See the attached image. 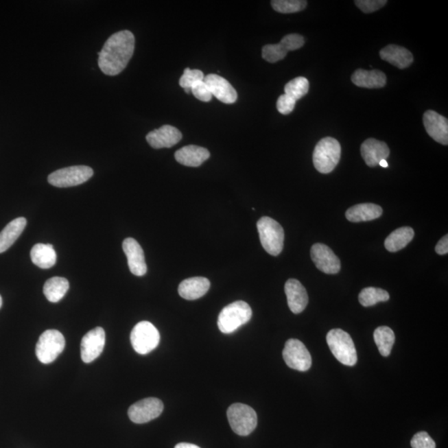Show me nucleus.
I'll return each instance as SVG.
<instances>
[{"mask_svg":"<svg viewBox=\"0 0 448 448\" xmlns=\"http://www.w3.org/2000/svg\"><path fill=\"white\" fill-rule=\"evenodd\" d=\"M374 339L380 354L384 357L390 355L395 342V335L392 329L388 327H379L375 331Z\"/></svg>","mask_w":448,"mask_h":448,"instance_id":"c85d7f7f","label":"nucleus"},{"mask_svg":"<svg viewBox=\"0 0 448 448\" xmlns=\"http://www.w3.org/2000/svg\"><path fill=\"white\" fill-rule=\"evenodd\" d=\"M163 410L164 404L161 400L156 398H148L130 406L128 416L134 423H145L157 418Z\"/></svg>","mask_w":448,"mask_h":448,"instance_id":"9b49d317","label":"nucleus"},{"mask_svg":"<svg viewBox=\"0 0 448 448\" xmlns=\"http://www.w3.org/2000/svg\"><path fill=\"white\" fill-rule=\"evenodd\" d=\"M288 51L284 49V47L281 43L277 45H268L263 47V58L264 60L275 63L276 62L283 60L287 56Z\"/></svg>","mask_w":448,"mask_h":448,"instance_id":"473e14b6","label":"nucleus"},{"mask_svg":"<svg viewBox=\"0 0 448 448\" xmlns=\"http://www.w3.org/2000/svg\"><path fill=\"white\" fill-rule=\"evenodd\" d=\"M251 307L245 301L239 300L228 305L220 312L217 327L224 334H231L251 320Z\"/></svg>","mask_w":448,"mask_h":448,"instance_id":"7ed1b4c3","label":"nucleus"},{"mask_svg":"<svg viewBox=\"0 0 448 448\" xmlns=\"http://www.w3.org/2000/svg\"><path fill=\"white\" fill-rule=\"evenodd\" d=\"M423 125L427 132L435 141L448 145V121L434 110H427L423 115Z\"/></svg>","mask_w":448,"mask_h":448,"instance_id":"4468645a","label":"nucleus"},{"mask_svg":"<svg viewBox=\"0 0 448 448\" xmlns=\"http://www.w3.org/2000/svg\"><path fill=\"white\" fill-rule=\"evenodd\" d=\"M271 3L273 9L281 14L297 13L307 5V2L303 0H273Z\"/></svg>","mask_w":448,"mask_h":448,"instance_id":"2f4dec72","label":"nucleus"},{"mask_svg":"<svg viewBox=\"0 0 448 448\" xmlns=\"http://www.w3.org/2000/svg\"><path fill=\"white\" fill-rule=\"evenodd\" d=\"M285 293L288 307L294 314H300L306 309L309 300L307 292L298 280L289 279L285 284Z\"/></svg>","mask_w":448,"mask_h":448,"instance_id":"a211bd4d","label":"nucleus"},{"mask_svg":"<svg viewBox=\"0 0 448 448\" xmlns=\"http://www.w3.org/2000/svg\"><path fill=\"white\" fill-rule=\"evenodd\" d=\"M388 300H390V294L380 288H364L359 295V303L366 307L375 306V304Z\"/></svg>","mask_w":448,"mask_h":448,"instance_id":"c756f323","label":"nucleus"},{"mask_svg":"<svg viewBox=\"0 0 448 448\" xmlns=\"http://www.w3.org/2000/svg\"><path fill=\"white\" fill-rule=\"evenodd\" d=\"M380 58L384 61L398 67L399 69H407L414 62L413 54L405 47L398 45H388L380 51Z\"/></svg>","mask_w":448,"mask_h":448,"instance_id":"5701e85b","label":"nucleus"},{"mask_svg":"<svg viewBox=\"0 0 448 448\" xmlns=\"http://www.w3.org/2000/svg\"><path fill=\"white\" fill-rule=\"evenodd\" d=\"M160 333L149 321H141L137 324L130 334V342L134 350L140 355L149 354L154 351L160 343Z\"/></svg>","mask_w":448,"mask_h":448,"instance_id":"6e6552de","label":"nucleus"},{"mask_svg":"<svg viewBox=\"0 0 448 448\" xmlns=\"http://www.w3.org/2000/svg\"><path fill=\"white\" fill-rule=\"evenodd\" d=\"M106 343V334L102 327H97L83 336L81 356L83 362L92 363L102 354Z\"/></svg>","mask_w":448,"mask_h":448,"instance_id":"f8f14e48","label":"nucleus"},{"mask_svg":"<svg viewBox=\"0 0 448 448\" xmlns=\"http://www.w3.org/2000/svg\"><path fill=\"white\" fill-rule=\"evenodd\" d=\"M309 87H310V84H309L307 79L304 77H298L293 79L285 86V94L296 102L306 96L309 92Z\"/></svg>","mask_w":448,"mask_h":448,"instance_id":"7c9ffc66","label":"nucleus"},{"mask_svg":"<svg viewBox=\"0 0 448 448\" xmlns=\"http://www.w3.org/2000/svg\"><path fill=\"white\" fill-rule=\"evenodd\" d=\"M279 43H281V45H283L284 49L287 51H295L303 47L305 39L303 36L292 34L285 35Z\"/></svg>","mask_w":448,"mask_h":448,"instance_id":"f704fd0d","label":"nucleus"},{"mask_svg":"<svg viewBox=\"0 0 448 448\" xmlns=\"http://www.w3.org/2000/svg\"><path fill=\"white\" fill-rule=\"evenodd\" d=\"M412 448H436L434 440L426 432H419L411 440Z\"/></svg>","mask_w":448,"mask_h":448,"instance_id":"e433bc0d","label":"nucleus"},{"mask_svg":"<svg viewBox=\"0 0 448 448\" xmlns=\"http://www.w3.org/2000/svg\"><path fill=\"white\" fill-rule=\"evenodd\" d=\"M134 34L128 30L110 36L99 51L98 66L107 76H117L128 66L134 50Z\"/></svg>","mask_w":448,"mask_h":448,"instance_id":"f257e3e1","label":"nucleus"},{"mask_svg":"<svg viewBox=\"0 0 448 448\" xmlns=\"http://www.w3.org/2000/svg\"><path fill=\"white\" fill-rule=\"evenodd\" d=\"M296 102L287 95H281L276 102V108L283 115H289L295 108Z\"/></svg>","mask_w":448,"mask_h":448,"instance_id":"58836bf2","label":"nucleus"},{"mask_svg":"<svg viewBox=\"0 0 448 448\" xmlns=\"http://www.w3.org/2000/svg\"><path fill=\"white\" fill-rule=\"evenodd\" d=\"M93 169L89 166H71V167L58 169L51 173L47 178V180L55 187H73V186L85 183L93 177Z\"/></svg>","mask_w":448,"mask_h":448,"instance_id":"1a4fd4ad","label":"nucleus"},{"mask_svg":"<svg viewBox=\"0 0 448 448\" xmlns=\"http://www.w3.org/2000/svg\"><path fill=\"white\" fill-rule=\"evenodd\" d=\"M383 209L375 204H360L353 206L346 213V219L352 223H360L379 219Z\"/></svg>","mask_w":448,"mask_h":448,"instance_id":"b1692460","label":"nucleus"},{"mask_svg":"<svg viewBox=\"0 0 448 448\" xmlns=\"http://www.w3.org/2000/svg\"><path fill=\"white\" fill-rule=\"evenodd\" d=\"M360 152L364 162L370 167H375L380 161L386 160L390 154L386 143L373 138L368 139L363 143Z\"/></svg>","mask_w":448,"mask_h":448,"instance_id":"6ab92c4d","label":"nucleus"},{"mask_svg":"<svg viewBox=\"0 0 448 448\" xmlns=\"http://www.w3.org/2000/svg\"><path fill=\"white\" fill-rule=\"evenodd\" d=\"M283 355L285 364L292 370L305 372L311 366L310 352L299 340H288L285 344Z\"/></svg>","mask_w":448,"mask_h":448,"instance_id":"9d476101","label":"nucleus"},{"mask_svg":"<svg viewBox=\"0 0 448 448\" xmlns=\"http://www.w3.org/2000/svg\"><path fill=\"white\" fill-rule=\"evenodd\" d=\"M31 260L39 268H53L57 261V253L51 244H38L32 248Z\"/></svg>","mask_w":448,"mask_h":448,"instance_id":"393cba45","label":"nucleus"},{"mask_svg":"<svg viewBox=\"0 0 448 448\" xmlns=\"http://www.w3.org/2000/svg\"><path fill=\"white\" fill-rule=\"evenodd\" d=\"M204 79L203 71L198 69H186L184 70L183 76L180 79V85L183 87L186 93H191V87L196 83L204 81Z\"/></svg>","mask_w":448,"mask_h":448,"instance_id":"72a5a7b5","label":"nucleus"},{"mask_svg":"<svg viewBox=\"0 0 448 448\" xmlns=\"http://www.w3.org/2000/svg\"><path fill=\"white\" fill-rule=\"evenodd\" d=\"M174 448H200L199 446L194 445L191 443H181L177 444Z\"/></svg>","mask_w":448,"mask_h":448,"instance_id":"a19ab883","label":"nucleus"},{"mask_svg":"<svg viewBox=\"0 0 448 448\" xmlns=\"http://www.w3.org/2000/svg\"><path fill=\"white\" fill-rule=\"evenodd\" d=\"M191 93L198 100L204 102H209L212 100V94L210 92L209 86L204 81L196 83L191 87Z\"/></svg>","mask_w":448,"mask_h":448,"instance_id":"4c0bfd02","label":"nucleus"},{"mask_svg":"<svg viewBox=\"0 0 448 448\" xmlns=\"http://www.w3.org/2000/svg\"><path fill=\"white\" fill-rule=\"evenodd\" d=\"M3 304V300L1 296H0V308H1Z\"/></svg>","mask_w":448,"mask_h":448,"instance_id":"37998d69","label":"nucleus"},{"mask_svg":"<svg viewBox=\"0 0 448 448\" xmlns=\"http://www.w3.org/2000/svg\"><path fill=\"white\" fill-rule=\"evenodd\" d=\"M69 289V281L63 277L54 276L46 281L43 293L50 303H57L64 297Z\"/></svg>","mask_w":448,"mask_h":448,"instance_id":"cd10ccee","label":"nucleus"},{"mask_svg":"<svg viewBox=\"0 0 448 448\" xmlns=\"http://www.w3.org/2000/svg\"><path fill=\"white\" fill-rule=\"evenodd\" d=\"M436 252L439 255H446L448 252V236L445 235L438 241L435 248Z\"/></svg>","mask_w":448,"mask_h":448,"instance_id":"ea45409f","label":"nucleus"},{"mask_svg":"<svg viewBox=\"0 0 448 448\" xmlns=\"http://www.w3.org/2000/svg\"><path fill=\"white\" fill-rule=\"evenodd\" d=\"M27 224L25 217H18L10 224L0 233V253L7 251L16 240L22 235Z\"/></svg>","mask_w":448,"mask_h":448,"instance_id":"a878e982","label":"nucleus"},{"mask_svg":"<svg viewBox=\"0 0 448 448\" xmlns=\"http://www.w3.org/2000/svg\"><path fill=\"white\" fill-rule=\"evenodd\" d=\"M209 287L210 281L205 277H191L182 281L178 287V294L185 300H197L204 296Z\"/></svg>","mask_w":448,"mask_h":448,"instance_id":"412c9836","label":"nucleus"},{"mask_svg":"<svg viewBox=\"0 0 448 448\" xmlns=\"http://www.w3.org/2000/svg\"><path fill=\"white\" fill-rule=\"evenodd\" d=\"M357 7L366 14L374 13L386 5V0H356Z\"/></svg>","mask_w":448,"mask_h":448,"instance_id":"c9c22d12","label":"nucleus"},{"mask_svg":"<svg viewBox=\"0 0 448 448\" xmlns=\"http://www.w3.org/2000/svg\"><path fill=\"white\" fill-rule=\"evenodd\" d=\"M311 256L320 271L327 274H336L340 272V261L328 246L322 244L313 245Z\"/></svg>","mask_w":448,"mask_h":448,"instance_id":"ddd939ff","label":"nucleus"},{"mask_svg":"<svg viewBox=\"0 0 448 448\" xmlns=\"http://www.w3.org/2000/svg\"><path fill=\"white\" fill-rule=\"evenodd\" d=\"M65 338L61 332L56 330H47L39 337L36 344V355L43 364H51L58 358L64 350Z\"/></svg>","mask_w":448,"mask_h":448,"instance_id":"0eeeda50","label":"nucleus"},{"mask_svg":"<svg viewBox=\"0 0 448 448\" xmlns=\"http://www.w3.org/2000/svg\"><path fill=\"white\" fill-rule=\"evenodd\" d=\"M342 148L335 138L321 139L313 152V163L317 172L329 174L335 169L340 160Z\"/></svg>","mask_w":448,"mask_h":448,"instance_id":"f03ea898","label":"nucleus"},{"mask_svg":"<svg viewBox=\"0 0 448 448\" xmlns=\"http://www.w3.org/2000/svg\"><path fill=\"white\" fill-rule=\"evenodd\" d=\"M174 157L180 165L189 167H198L208 160L210 153L207 149L191 145L178 150Z\"/></svg>","mask_w":448,"mask_h":448,"instance_id":"aec40b11","label":"nucleus"},{"mask_svg":"<svg viewBox=\"0 0 448 448\" xmlns=\"http://www.w3.org/2000/svg\"><path fill=\"white\" fill-rule=\"evenodd\" d=\"M327 342L338 362L344 366H355L358 357L354 342L347 332L340 329H334L328 332Z\"/></svg>","mask_w":448,"mask_h":448,"instance_id":"20e7f679","label":"nucleus"},{"mask_svg":"<svg viewBox=\"0 0 448 448\" xmlns=\"http://www.w3.org/2000/svg\"><path fill=\"white\" fill-rule=\"evenodd\" d=\"M227 417L233 432L239 436L251 434L257 425V416L252 408L244 403H233L228 408Z\"/></svg>","mask_w":448,"mask_h":448,"instance_id":"423d86ee","label":"nucleus"},{"mask_svg":"<svg viewBox=\"0 0 448 448\" xmlns=\"http://www.w3.org/2000/svg\"><path fill=\"white\" fill-rule=\"evenodd\" d=\"M182 133L172 126L165 125L146 136V141L154 149L172 148L181 141Z\"/></svg>","mask_w":448,"mask_h":448,"instance_id":"f3484780","label":"nucleus"},{"mask_svg":"<svg viewBox=\"0 0 448 448\" xmlns=\"http://www.w3.org/2000/svg\"><path fill=\"white\" fill-rule=\"evenodd\" d=\"M379 165L380 166H381V167H383V168H387L388 166V162L386 161V160H383V161H380Z\"/></svg>","mask_w":448,"mask_h":448,"instance_id":"79ce46f5","label":"nucleus"},{"mask_svg":"<svg viewBox=\"0 0 448 448\" xmlns=\"http://www.w3.org/2000/svg\"><path fill=\"white\" fill-rule=\"evenodd\" d=\"M123 250L128 257L130 271L137 276L145 275L148 266L145 263L144 251L137 240L128 237L123 241Z\"/></svg>","mask_w":448,"mask_h":448,"instance_id":"2eb2a0df","label":"nucleus"},{"mask_svg":"<svg viewBox=\"0 0 448 448\" xmlns=\"http://www.w3.org/2000/svg\"><path fill=\"white\" fill-rule=\"evenodd\" d=\"M204 82L207 84L212 96L225 104H233L237 101V93L233 86L223 77L209 74Z\"/></svg>","mask_w":448,"mask_h":448,"instance_id":"dca6fc26","label":"nucleus"},{"mask_svg":"<svg viewBox=\"0 0 448 448\" xmlns=\"http://www.w3.org/2000/svg\"><path fill=\"white\" fill-rule=\"evenodd\" d=\"M351 81L359 87L368 89H382L386 85V75L379 70L358 69L353 73Z\"/></svg>","mask_w":448,"mask_h":448,"instance_id":"4be33fe9","label":"nucleus"},{"mask_svg":"<svg viewBox=\"0 0 448 448\" xmlns=\"http://www.w3.org/2000/svg\"><path fill=\"white\" fill-rule=\"evenodd\" d=\"M261 246L272 256H279L284 246V230L280 224L269 217H263L257 222Z\"/></svg>","mask_w":448,"mask_h":448,"instance_id":"39448f33","label":"nucleus"},{"mask_svg":"<svg viewBox=\"0 0 448 448\" xmlns=\"http://www.w3.org/2000/svg\"><path fill=\"white\" fill-rule=\"evenodd\" d=\"M414 237V229L410 227L396 229L391 235H388L386 241H384V247L388 252H399L405 248L413 240Z\"/></svg>","mask_w":448,"mask_h":448,"instance_id":"bb28decb","label":"nucleus"}]
</instances>
